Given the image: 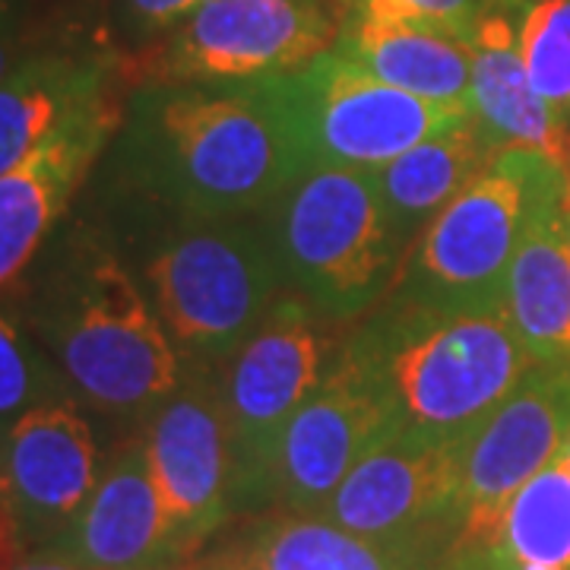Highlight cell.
Instances as JSON below:
<instances>
[{
  "label": "cell",
  "instance_id": "cell-13",
  "mask_svg": "<svg viewBox=\"0 0 570 570\" xmlns=\"http://www.w3.org/2000/svg\"><path fill=\"white\" fill-rule=\"evenodd\" d=\"M7 517L22 551L55 542L99 485V444L77 400L26 409L0 438Z\"/></svg>",
  "mask_w": 570,
  "mask_h": 570
},
{
  "label": "cell",
  "instance_id": "cell-7",
  "mask_svg": "<svg viewBox=\"0 0 570 570\" xmlns=\"http://www.w3.org/2000/svg\"><path fill=\"white\" fill-rule=\"evenodd\" d=\"M324 324L330 321L285 292L245 346L216 371L235 450L238 510H257L276 498L285 425L324 381L340 346L330 343Z\"/></svg>",
  "mask_w": 570,
  "mask_h": 570
},
{
  "label": "cell",
  "instance_id": "cell-10",
  "mask_svg": "<svg viewBox=\"0 0 570 570\" xmlns=\"http://www.w3.org/2000/svg\"><path fill=\"white\" fill-rule=\"evenodd\" d=\"M568 438L570 367L532 362L504 403L460 444V530L450 570H479L513 494L564 453Z\"/></svg>",
  "mask_w": 570,
  "mask_h": 570
},
{
  "label": "cell",
  "instance_id": "cell-18",
  "mask_svg": "<svg viewBox=\"0 0 570 570\" xmlns=\"http://www.w3.org/2000/svg\"><path fill=\"white\" fill-rule=\"evenodd\" d=\"M508 314L532 362L570 367V168L542 184L508 276Z\"/></svg>",
  "mask_w": 570,
  "mask_h": 570
},
{
  "label": "cell",
  "instance_id": "cell-23",
  "mask_svg": "<svg viewBox=\"0 0 570 570\" xmlns=\"http://www.w3.org/2000/svg\"><path fill=\"white\" fill-rule=\"evenodd\" d=\"M479 570H570V463L564 453L513 494Z\"/></svg>",
  "mask_w": 570,
  "mask_h": 570
},
{
  "label": "cell",
  "instance_id": "cell-19",
  "mask_svg": "<svg viewBox=\"0 0 570 570\" xmlns=\"http://www.w3.org/2000/svg\"><path fill=\"white\" fill-rule=\"evenodd\" d=\"M523 10L491 13L469 41V118L494 149H532L570 168L568 121L535 92L520 55L517 17H523Z\"/></svg>",
  "mask_w": 570,
  "mask_h": 570
},
{
  "label": "cell",
  "instance_id": "cell-33",
  "mask_svg": "<svg viewBox=\"0 0 570 570\" xmlns=\"http://www.w3.org/2000/svg\"><path fill=\"white\" fill-rule=\"evenodd\" d=\"M564 456H568V463H570V438H568V448H564Z\"/></svg>",
  "mask_w": 570,
  "mask_h": 570
},
{
  "label": "cell",
  "instance_id": "cell-4",
  "mask_svg": "<svg viewBox=\"0 0 570 570\" xmlns=\"http://www.w3.org/2000/svg\"><path fill=\"white\" fill-rule=\"evenodd\" d=\"M108 235L140 279L184 374H216L285 295L261 213L146 219Z\"/></svg>",
  "mask_w": 570,
  "mask_h": 570
},
{
  "label": "cell",
  "instance_id": "cell-6",
  "mask_svg": "<svg viewBox=\"0 0 570 570\" xmlns=\"http://www.w3.org/2000/svg\"><path fill=\"white\" fill-rule=\"evenodd\" d=\"M564 168L532 149H498L409 247L393 295L441 311H508V276L530 209Z\"/></svg>",
  "mask_w": 570,
  "mask_h": 570
},
{
  "label": "cell",
  "instance_id": "cell-8",
  "mask_svg": "<svg viewBox=\"0 0 570 570\" xmlns=\"http://www.w3.org/2000/svg\"><path fill=\"white\" fill-rule=\"evenodd\" d=\"M340 26L336 0H206L124 67L130 86L279 77L333 51Z\"/></svg>",
  "mask_w": 570,
  "mask_h": 570
},
{
  "label": "cell",
  "instance_id": "cell-17",
  "mask_svg": "<svg viewBox=\"0 0 570 570\" xmlns=\"http://www.w3.org/2000/svg\"><path fill=\"white\" fill-rule=\"evenodd\" d=\"M130 89L108 41L45 39L0 80V175L48 137Z\"/></svg>",
  "mask_w": 570,
  "mask_h": 570
},
{
  "label": "cell",
  "instance_id": "cell-15",
  "mask_svg": "<svg viewBox=\"0 0 570 570\" xmlns=\"http://www.w3.org/2000/svg\"><path fill=\"white\" fill-rule=\"evenodd\" d=\"M390 434V419L365 381L333 352L324 381L292 415L276 460V504L317 517L352 466Z\"/></svg>",
  "mask_w": 570,
  "mask_h": 570
},
{
  "label": "cell",
  "instance_id": "cell-32",
  "mask_svg": "<svg viewBox=\"0 0 570 570\" xmlns=\"http://www.w3.org/2000/svg\"><path fill=\"white\" fill-rule=\"evenodd\" d=\"M0 517H7V479H3V463H0ZM10 520V517H7Z\"/></svg>",
  "mask_w": 570,
  "mask_h": 570
},
{
  "label": "cell",
  "instance_id": "cell-16",
  "mask_svg": "<svg viewBox=\"0 0 570 570\" xmlns=\"http://www.w3.org/2000/svg\"><path fill=\"white\" fill-rule=\"evenodd\" d=\"M89 570H171L190 549L168 520L140 431L118 444L80 517L45 549Z\"/></svg>",
  "mask_w": 570,
  "mask_h": 570
},
{
  "label": "cell",
  "instance_id": "cell-26",
  "mask_svg": "<svg viewBox=\"0 0 570 570\" xmlns=\"http://www.w3.org/2000/svg\"><path fill=\"white\" fill-rule=\"evenodd\" d=\"M530 0H336L343 17L419 22L472 41L479 22L498 10H523Z\"/></svg>",
  "mask_w": 570,
  "mask_h": 570
},
{
  "label": "cell",
  "instance_id": "cell-9",
  "mask_svg": "<svg viewBox=\"0 0 570 570\" xmlns=\"http://www.w3.org/2000/svg\"><path fill=\"white\" fill-rule=\"evenodd\" d=\"M283 82L307 171H377L428 137L469 121V108L419 99L371 77L336 51L283 73Z\"/></svg>",
  "mask_w": 570,
  "mask_h": 570
},
{
  "label": "cell",
  "instance_id": "cell-30",
  "mask_svg": "<svg viewBox=\"0 0 570 570\" xmlns=\"http://www.w3.org/2000/svg\"><path fill=\"white\" fill-rule=\"evenodd\" d=\"M22 554H26V551H22L20 539H17L13 523H10L7 517H0V570L13 568Z\"/></svg>",
  "mask_w": 570,
  "mask_h": 570
},
{
  "label": "cell",
  "instance_id": "cell-24",
  "mask_svg": "<svg viewBox=\"0 0 570 570\" xmlns=\"http://www.w3.org/2000/svg\"><path fill=\"white\" fill-rule=\"evenodd\" d=\"M520 55L535 92L570 121V0H530L520 17Z\"/></svg>",
  "mask_w": 570,
  "mask_h": 570
},
{
  "label": "cell",
  "instance_id": "cell-5",
  "mask_svg": "<svg viewBox=\"0 0 570 570\" xmlns=\"http://www.w3.org/2000/svg\"><path fill=\"white\" fill-rule=\"evenodd\" d=\"M285 292L324 321H355L400 279L409 242L374 171L311 168L261 213Z\"/></svg>",
  "mask_w": 570,
  "mask_h": 570
},
{
  "label": "cell",
  "instance_id": "cell-27",
  "mask_svg": "<svg viewBox=\"0 0 570 570\" xmlns=\"http://www.w3.org/2000/svg\"><path fill=\"white\" fill-rule=\"evenodd\" d=\"M200 3L206 0H115V26L130 51H140Z\"/></svg>",
  "mask_w": 570,
  "mask_h": 570
},
{
  "label": "cell",
  "instance_id": "cell-28",
  "mask_svg": "<svg viewBox=\"0 0 570 570\" xmlns=\"http://www.w3.org/2000/svg\"><path fill=\"white\" fill-rule=\"evenodd\" d=\"M29 0H0V80L32 51Z\"/></svg>",
  "mask_w": 570,
  "mask_h": 570
},
{
  "label": "cell",
  "instance_id": "cell-3",
  "mask_svg": "<svg viewBox=\"0 0 570 570\" xmlns=\"http://www.w3.org/2000/svg\"><path fill=\"white\" fill-rule=\"evenodd\" d=\"M390 431L463 444L532 365L508 311H441L387 292L336 346Z\"/></svg>",
  "mask_w": 570,
  "mask_h": 570
},
{
  "label": "cell",
  "instance_id": "cell-2",
  "mask_svg": "<svg viewBox=\"0 0 570 570\" xmlns=\"http://www.w3.org/2000/svg\"><path fill=\"white\" fill-rule=\"evenodd\" d=\"M22 326L45 348L73 400L140 431L184 381V367L140 279L99 219L51 235L22 276Z\"/></svg>",
  "mask_w": 570,
  "mask_h": 570
},
{
  "label": "cell",
  "instance_id": "cell-25",
  "mask_svg": "<svg viewBox=\"0 0 570 570\" xmlns=\"http://www.w3.org/2000/svg\"><path fill=\"white\" fill-rule=\"evenodd\" d=\"M51 400H73V393L32 333L0 311V422L10 425L26 409Z\"/></svg>",
  "mask_w": 570,
  "mask_h": 570
},
{
  "label": "cell",
  "instance_id": "cell-11",
  "mask_svg": "<svg viewBox=\"0 0 570 570\" xmlns=\"http://www.w3.org/2000/svg\"><path fill=\"white\" fill-rule=\"evenodd\" d=\"M149 472L190 554L238 510L235 450L216 374H184L140 428Z\"/></svg>",
  "mask_w": 570,
  "mask_h": 570
},
{
  "label": "cell",
  "instance_id": "cell-29",
  "mask_svg": "<svg viewBox=\"0 0 570 570\" xmlns=\"http://www.w3.org/2000/svg\"><path fill=\"white\" fill-rule=\"evenodd\" d=\"M10 570H89L82 564H73L61 554H51V551H26L20 561Z\"/></svg>",
  "mask_w": 570,
  "mask_h": 570
},
{
  "label": "cell",
  "instance_id": "cell-14",
  "mask_svg": "<svg viewBox=\"0 0 570 570\" xmlns=\"http://www.w3.org/2000/svg\"><path fill=\"white\" fill-rule=\"evenodd\" d=\"M127 92L73 118L0 175V292L20 285L77 194L96 175L124 121Z\"/></svg>",
  "mask_w": 570,
  "mask_h": 570
},
{
  "label": "cell",
  "instance_id": "cell-1",
  "mask_svg": "<svg viewBox=\"0 0 570 570\" xmlns=\"http://www.w3.org/2000/svg\"><path fill=\"white\" fill-rule=\"evenodd\" d=\"M99 223L228 219L264 213L307 171L279 77L134 82L96 168Z\"/></svg>",
  "mask_w": 570,
  "mask_h": 570
},
{
  "label": "cell",
  "instance_id": "cell-12",
  "mask_svg": "<svg viewBox=\"0 0 570 570\" xmlns=\"http://www.w3.org/2000/svg\"><path fill=\"white\" fill-rule=\"evenodd\" d=\"M460 444L390 431L352 466L317 513L340 530L384 542H456Z\"/></svg>",
  "mask_w": 570,
  "mask_h": 570
},
{
  "label": "cell",
  "instance_id": "cell-21",
  "mask_svg": "<svg viewBox=\"0 0 570 570\" xmlns=\"http://www.w3.org/2000/svg\"><path fill=\"white\" fill-rule=\"evenodd\" d=\"M235 551L245 570H450L453 558L450 546L367 539L295 513L264 523Z\"/></svg>",
  "mask_w": 570,
  "mask_h": 570
},
{
  "label": "cell",
  "instance_id": "cell-22",
  "mask_svg": "<svg viewBox=\"0 0 570 570\" xmlns=\"http://www.w3.org/2000/svg\"><path fill=\"white\" fill-rule=\"evenodd\" d=\"M494 153L498 149L469 118L374 171L381 197L409 245L419 242L425 225L485 168Z\"/></svg>",
  "mask_w": 570,
  "mask_h": 570
},
{
  "label": "cell",
  "instance_id": "cell-31",
  "mask_svg": "<svg viewBox=\"0 0 570 570\" xmlns=\"http://www.w3.org/2000/svg\"><path fill=\"white\" fill-rule=\"evenodd\" d=\"M171 570H245V568H242L238 551L223 549V551H216V554H209V558L194 561V564H181V568H171Z\"/></svg>",
  "mask_w": 570,
  "mask_h": 570
},
{
  "label": "cell",
  "instance_id": "cell-20",
  "mask_svg": "<svg viewBox=\"0 0 570 570\" xmlns=\"http://www.w3.org/2000/svg\"><path fill=\"white\" fill-rule=\"evenodd\" d=\"M333 51L419 99L469 108L472 48L450 32L419 22L343 17Z\"/></svg>",
  "mask_w": 570,
  "mask_h": 570
}]
</instances>
